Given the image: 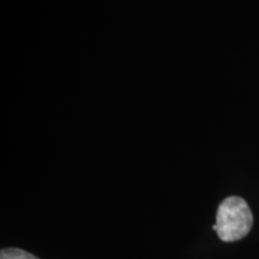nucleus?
Returning <instances> with one entry per match:
<instances>
[{"mask_svg":"<svg viewBox=\"0 0 259 259\" xmlns=\"http://www.w3.org/2000/svg\"><path fill=\"white\" fill-rule=\"evenodd\" d=\"M253 223L248 204L240 197H228L220 204L216 213V225L212 229L222 241H238L248 234Z\"/></svg>","mask_w":259,"mask_h":259,"instance_id":"1","label":"nucleus"},{"mask_svg":"<svg viewBox=\"0 0 259 259\" xmlns=\"http://www.w3.org/2000/svg\"><path fill=\"white\" fill-rule=\"evenodd\" d=\"M0 259H38L35 255L29 253L27 251L21 250V248H3L0 252Z\"/></svg>","mask_w":259,"mask_h":259,"instance_id":"2","label":"nucleus"}]
</instances>
